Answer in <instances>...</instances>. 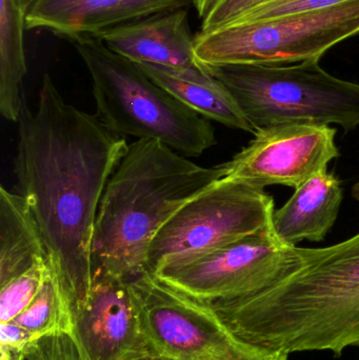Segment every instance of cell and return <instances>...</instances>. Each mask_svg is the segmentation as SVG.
Listing matches in <instances>:
<instances>
[{"instance_id": "obj_9", "label": "cell", "mask_w": 359, "mask_h": 360, "mask_svg": "<svg viewBox=\"0 0 359 360\" xmlns=\"http://www.w3.org/2000/svg\"><path fill=\"white\" fill-rule=\"evenodd\" d=\"M293 247L282 243L270 226L152 274L173 289L210 304L255 293L271 285L292 264Z\"/></svg>"}, {"instance_id": "obj_15", "label": "cell", "mask_w": 359, "mask_h": 360, "mask_svg": "<svg viewBox=\"0 0 359 360\" xmlns=\"http://www.w3.org/2000/svg\"><path fill=\"white\" fill-rule=\"evenodd\" d=\"M135 63L158 86L204 117L253 135L256 133L229 90L206 68L175 69Z\"/></svg>"}, {"instance_id": "obj_27", "label": "cell", "mask_w": 359, "mask_h": 360, "mask_svg": "<svg viewBox=\"0 0 359 360\" xmlns=\"http://www.w3.org/2000/svg\"><path fill=\"white\" fill-rule=\"evenodd\" d=\"M352 196L359 202V181L354 184L353 188H352Z\"/></svg>"}, {"instance_id": "obj_6", "label": "cell", "mask_w": 359, "mask_h": 360, "mask_svg": "<svg viewBox=\"0 0 359 360\" xmlns=\"http://www.w3.org/2000/svg\"><path fill=\"white\" fill-rule=\"evenodd\" d=\"M359 35V0L256 22L237 23L194 36L202 65H286L320 60L348 38Z\"/></svg>"}, {"instance_id": "obj_4", "label": "cell", "mask_w": 359, "mask_h": 360, "mask_svg": "<svg viewBox=\"0 0 359 360\" xmlns=\"http://www.w3.org/2000/svg\"><path fill=\"white\" fill-rule=\"evenodd\" d=\"M92 82L95 115L120 136L154 139L198 158L217 143L208 118L158 86L136 63L119 56L94 37L72 42Z\"/></svg>"}, {"instance_id": "obj_25", "label": "cell", "mask_w": 359, "mask_h": 360, "mask_svg": "<svg viewBox=\"0 0 359 360\" xmlns=\"http://www.w3.org/2000/svg\"><path fill=\"white\" fill-rule=\"evenodd\" d=\"M37 1V0H15V2H16L17 6H19V8H20L21 12L23 13V14L25 15V13L27 12V10H29L30 8H31L32 6H33L35 2Z\"/></svg>"}, {"instance_id": "obj_28", "label": "cell", "mask_w": 359, "mask_h": 360, "mask_svg": "<svg viewBox=\"0 0 359 360\" xmlns=\"http://www.w3.org/2000/svg\"><path fill=\"white\" fill-rule=\"evenodd\" d=\"M141 360H168V359H153V357H151V359H141Z\"/></svg>"}, {"instance_id": "obj_17", "label": "cell", "mask_w": 359, "mask_h": 360, "mask_svg": "<svg viewBox=\"0 0 359 360\" xmlns=\"http://www.w3.org/2000/svg\"><path fill=\"white\" fill-rule=\"evenodd\" d=\"M25 15L15 0H0V113L17 122L25 101Z\"/></svg>"}, {"instance_id": "obj_8", "label": "cell", "mask_w": 359, "mask_h": 360, "mask_svg": "<svg viewBox=\"0 0 359 360\" xmlns=\"http://www.w3.org/2000/svg\"><path fill=\"white\" fill-rule=\"evenodd\" d=\"M131 285L153 359L225 360L250 346L211 304L173 289L152 273L131 279Z\"/></svg>"}, {"instance_id": "obj_1", "label": "cell", "mask_w": 359, "mask_h": 360, "mask_svg": "<svg viewBox=\"0 0 359 360\" xmlns=\"http://www.w3.org/2000/svg\"><path fill=\"white\" fill-rule=\"evenodd\" d=\"M17 122L15 192L27 201L41 233L53 281L73 323L92 290L101 197L129 145L96 115L67 103L48 74L35 111L25 101Z\"/></svg>"}, {"instance_id": "obj_2", "label": "cell", "mask_w": 359, "mask_h": 360, "mask_svg": "<svg viewBox=\"0 0 359 360\" xmlns=\"http://www.w3.org/2000/svg\"><path fill=\"white\" fill-rule=\"evenodd\" d=\"M291 266L261 291L211 302L240 340L278 352L359 347V233L327 248L293 247Z\"/></svg>"}, {"instance_id": "obj_22", "label": "cell", "mask_w": 359, "mask_h": 360, "mask_svg": "<svg viewBox=\"0 0 359 360\" xmlns=\"http://www.w3.org/2000/svg\"><path fill=\"white\" fill-rule=\"evenodd\" d=\"M347 1H350V0H273L269 4L255 8L233 25L256 22V21L278 18V17L285 16V15L330 8V6H339V4Z\"/></svg>"}, {"instance_id": "obj_12", "label": "cell", "mask_w": 359, "mask_h": 360, "mask_svg": "<svg viewBox=\"0 0 359 360\" xmlns=\"http://www.w3.org/2000/svg\"><path fill=\"white\" fill-rule=\"evenodd\" d=\"M193 0H37L25 13L27 30L42 29L73 42Z\"/></svg>"}, {"instance_id": "obj_20", "label": "cell", "mask_w": 359, "mask_h": 360, "mask_svg": "<svg viewBox=\"0 0 359 360\" xmlns=\"http://www.w3.org/2000/svg\"><path fill=\"white\" fill-rule=\"evenodd\" d=\"M25 360H84L70 331H56L35 336L23 351Z\"/></svg>"}, {"instance_id": "obj_14", "label": "cell", "mask_w": 359, "mask_h": 360, "mask_svg": "<svg viewBox=\"0 0 359 360\" xmlns=\"http://www.w3.org/2000/svg\"><path fill=\"white\" fill-rule=\"evenodd\" d=\"M341 180L322 172L295 188L286 205L274 211L272 228L289 245L320 243L334 226L343 202Z\"/></svg>"}, {"instance_id": "obj_5", "label": "cell", "mask_w": 359, "mask_h": 360, "mask_svg": "<svg viewBox=\"0 0 359 360\" xmlns=\"http://www.w3.org/2000/svg\"><path fill=\"white\" fill-rule=\"evenodd\" d=\"M231 93L255 130L286 124L359 127V84L325 71L320 60L286 65H202Z\"/></svg>"}, {"instance_id": "obj_18", "label": "cell", "mask_w": 359, "mask_h": 360, "mask_svg": "<svg viewBox=\"0 0 359 360\" xmlns=\"http://www.w3.org/2000/svg\"><path fill=\"white\" fill-rule=\"evenodd\" d=\"M14 321L34 336L56 331L72 332L73 323L65 312L52 275L32 304Z\"/></svg>"}, {"instance_id": "obj_19", "label": "cell", "mask_w": 359, "mask_h": 360, "mask_svg": "<svg viewBox=\"0 0 359 360\" xmlns=\"http://www.w3.org/2000/svg\"><path fill=\"white\" fill-rule=\"evenodd\" d=\"M51 275L50 264L44 262L0 287V323L14 321L20 315L32 304Z\"/></svg>"}, {"instance_id": "obj_7", "label": "cell", "mask_w": 359, "mask_h": 360, "mask_svg": "<svg viewBox=\"0 0 359 360\" xmlns=\"http://www.w3.org/2000/svg\"><path fill=\"white\" fill-rule=\"evenodd\" d=\"M274 205L265 190L217 180L158 231L148 252L147 272L194 259L270 228Z\"/></svg>"}, {"instance_id": "obj_3", "label": "cell", "mask_w": 359, "mask_h": 360, "mask_svg": "<svg viewBox=\"0 0 359 360\" xmlns=\"http://www.w3.org/2000/svg\"><path fill=\"white\" fill-rule=\"evenodd\" d=\"M221 166L204 168L154 139H136L110 177L93 236V270L133 279L147 272L148 252L167 221L211 184Z\"/></svg>"}, {"instance_id": "obj_23", "label": "cell", "mask_w": 359, "mask_h": 360, "mask_svg": "<svg viewBox=\"0 0 359 360\" xmlns=\"http://www.w3.org/2000/svg\"><path fill=\"white\" fill-rule=\"evenodd\" d=\"M35 336L23 329L16 321L0 323V352L1 355H23L27 345Z\"/></svg>"}, {"instance_id": "obj_24", "label": "cell", "mask_w": 359, "mask_h": 360, "mask_svg": "<svg viewBox=\"0 0 359 360\" xmlns=\"http://www.w3.org/2000/svg\"><path fill=\"white\" fill-rule=\"evenodd\" d=\"M211 0H193L194 8L197 11L198 16L202 19L204 17V13L207 12L209 4Z\"/></svg>"}, {"instance_id": "obj_10", "label": "cell", "mask_w": 359, "mask_h": 360, "mask_svg": "<svg viewBox=\"0 0 359 360\" xmlns=\"http://www.w3.org/2000/svg\"><path fill=\"white\" fill-rule=\"evenodd\" d=\"M337 130L330 126L286 124L256 130L254 139L221 165L223 179L256 188L280 184L299 188L328 170L339 158Z\"/></svg>"}, {"instance_id": "obj_13", "label": "cell", "mask_w": 359, "mask_h": 360, "mask_svg": "<svg viewBox=\"0 0 359 360\" xmlns=\"http://www.w3.org/2000/svg\"><path fill=\"white\" fill-rule=\"evenodd\" d=\"M94 38L133 63L175 69H204L194 52L187 8L143 17Z\"/></svg>"}, {"instance_id": "obj_16", "label": "cell", "mask_w": 359, "mask_h": 360, "mask_svg": "<svg viewBox=\"0 0 359 360\" xmlns=\"http://www.w3.org/2000/svg\"><path fill=\"white\" fill-rule=\"evenodd\" d=\"M48 262L41 233L27 201L0 188V287ZM50 264V262H48Z\"/></svg>"}, {"instance_id": "obj_26", "label": "cell", "mask_w": 359, "mask_h": 360, "mask_svg": "<svg viewBox=\"0 0 359 360\" xmlns=\"http://www.w3.org/2000/svg\"><path fill=\"white\" fill-rule=\"evenodd\" d=\"M0 360H25L22 355H1Z\"/></svg>"}, {"instance_id": "obj_11", "label": "cell", "mask_w": 359, "mask_h": 360, "mask_svg": "<svg viewBox=\"0 0 359 360\" xmlns=\"http://www.w3.org/2000/svg\"><path fill=\"white\" fill-rule=\"evenodd\" d=\"M72 333L84 360L151 359L130 279L93 270L88 302L73 321Z\"/></svg>"}, {"instance_id": "obj_21", "label": "cell", "mask_w": 359, "mask_h": 360, "mask_svg": "<svg viewBox=\"0 0 359 360\" xmlns=\"http://www.w3.org/2000/svg\"><path fill=\"white\" fill-rule=\"evenodd\" d=\"M273 0H211L200 32L209 33L233 25L255 8Z\"/></svg>"}]
</instances>
